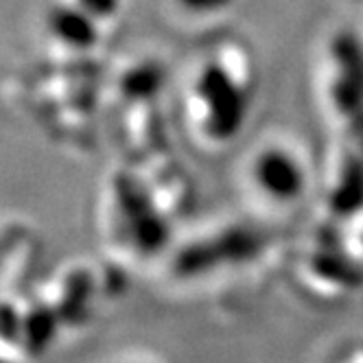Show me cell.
Segmentation results:
<instances>
[{"instance_id":"cell-3","label":"cell","mask_w":363,"mask_h":363,"mask_svg":"<svg viewBox=\"0 0 363 363\" xmlns=\"http://www.w3.org/2000/svg\"><path fill=\"white\" fill-rule=\"evenodd\" d=\"M22 324L24 315H20L16 306L0 304V340L5 342H22Z\"/></svg>"},{"instance_id":"cell-2","label":"cell","mask_w":363,"mask_h":363,"mask_svg":"<svg viewBox=\"0 0 363 363\" xmlns=\"http://www.w3.org/2000/svg\"><path fill=\"white\" fill-rule=\"evenodd\" d=\"M55 313L46 306H35L31 308L27 315H24V324H22V344L27 346L31 352H42L46 348V344L53 340L55 335Z\"/></svg>"},{"instance_id":"cell-1","label":"cell","mask_w":363,"mask_h":363,"mask_svg":"<svg viewBox=\"0 0 363 363\" xmlns=\"http://www.w3.org/2000/svg\"><path fill=\"white\" fill-rule=\"evenodd\" d=\"M48 31L70 48H90L96 38L94 18L79 5H57L46 16Z\"/></svg>"},{"instance_id":"cell-4","label":"cell","mask_w":363,"mask_h":363,"mask_svg":"<svg viewBox=\"0 0 363 363\" xmlns=\"http://www.w3.org/2000/svg\"><path fill=\"white\" fill-rule=\"evenodd\" d=\"M118 3L121 0H77V5L84 11H88L94 20L114 16V11L118 9Z\"/></svg>"}]
</instances>
